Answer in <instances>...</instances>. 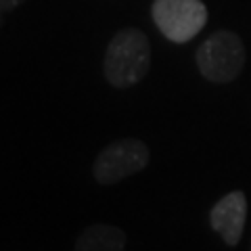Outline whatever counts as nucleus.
<instances>
[{
    "instance_id": "6",
    "label": "nucleus",
    "mask_w": 251,
    "mask_h": 251,
    "mask_svg": "<svg viewBox=\"0 0 251 251\" xmlns=\"http://www.w3.org/2000/svg\"><path fill=\"white\" fill-rule=\"evenodd\" d=\"M128 237L113 224H92L75 241V251H126Z\"/></svg>"
},
{
    "instance_id": "1",
    "label": "nucleus",
    "mask_w": 251,
    "mask_h": 251,
    "mask_svg": "<svg viewBox=\"0 0 251 251\" xmlns=\"http://www.w3.org/2000/svg\"><path fill=\"white\" fill-rule=\"evenodd\" d=\"M149 67H151L149 38L136 27L117 31L105 50V80L113 88H130L149 74Z\"/></svg>"
},
{
    "instance_id": "8",
    "label": "nucleus",
    "mask_w": 251,
    "mask_h": 251,
    "mask_svg": "<svg viewBox=\"0 0 251 251\" xmlns=\"http://www.w3.org/2000/svg\"><path fill=\"white\" fill-rule=\"evenodd\" d=\"M249 251H251V249H249Z\"/></svg>"
},
{
    "instance_id": "4",
    "label": "nucleus",
    "mask_w": 251,
    "mask_h": 251,
    "mask_svg": "<svg viewBox=\"0 0 251 251\" xmlns=\"http://www.w3.org/2000/svg\"><path fill=\"white\" fill-rule=\"evenodd\" d=\"M153 21L170 42L193 40L207 23V9L201 0H155Z\"/></svg>"
},
{
    "instance_id": "3",
    "label": "nucleus",
    "mask_w": 251,
    "mask_h": 251,
    "mask_svg": "<svg viewBox=\"0 0 251 251\" xmlns=\"http://www.w3.org/2000/svg\"><path fill=\"white\" fill-rule=\"evenodd\" d=\"M149 147L138 138H120L107 145L92 163V176L99 184L111 186L143 172L149 163Z\"/></svg>"
},
{
    "instance_id": "7",
    "label": "nucleus",
    "mask_w": 251,
    "mask_h": 251,
    "mask_svg": "<svg viewBox=\"0 0 251 251\" xmlns=\"http://www.w3.org/2000/svg\"><path fill=\"white\" fill-rule=\"evenodd\" d=\"M21 2H23V0H0V23H2V19H4L6 13L15 11Z\"/></svg>"
},
{
    "instance_id": "5",
    "label": "nucleus",
    "mask_w": 251,
    "mask_h": 251,
    "mask_svg": "<svg viewBox=\"0 0 251 251\" xmlns=\"http://www.w3.org/2000/svg\"><path fill=\"white\" fill-rule=\"evenodd\" d=\"M247 222V197L243 191L226 193L209 211V224L228 247H237Z\"/></svg>"
},
{
    "instance_id": "2",
    "label": "nucleus",
    "mask_w": 251,
    "mask_h": 251,
    "mask_svg": "<svg viewBox=\"0 0 251 251\" xmlns=\"http://www.w3.org/2000/svg\"><path fill=\"white\" fill-rule=\"evenodd\" d=\"M201 75L214 84H230L245 67V44L228 29L214 31L195 52Z\"/></svg>"
}]
</instances>
